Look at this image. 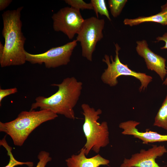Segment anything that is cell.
Here are the masks:
<instances>
[{"label": "cell", "instance_id": "21", "mask_svg": "<svg viewBox=\"0 0 167 167\" xmlns=\"http://www.w3.org/2000/svg\"><path fill=\"white\" fill-rule=\"evenodd\" d=\"M157 41H163L165 42V45L161 48V49H167V32L165 33L162 36L156 37Z\"/></svg>", "mask_w": 167, "mask_h": 167}, {"label": "cell", "instance_id": "6", "mask_svg": "<svg viewBox=\"0 0 167 167\" xmlns=\"http://www.w3.org/2000/svg\"><path fill=\"white\" fill-rule=\"evenodd\" d=\"M105 24L104 19L95 17L84 19L77 34L76 40L80 43L82 56L89 61L92 60V54L97 43L103 37L102 31Z\"/></svg>", "mask_w": 167, "mask_h": 167}, {"label": "cell", "instance_id": "20", "mask_svg": "<svg viewBox=\"0 0 167 167\" xmlns=\"http://www.w3.org/2000/svg\"><path fill=\"white\" fill-rule=\"evenodd\" d=\"M18 92L16 88H14L6 89L0 88V105H1L2 100L5 97L11 94H15Z\"/></svg>", "mask_w": 167, "mask_h": 167}, {"label": "cell", "instance_id": "2", "mask_svg": "<svg viewBox=\"0 0 167 167\" xmlns=\"http://www.w3.org/2000/svg\"><path fill=\"white\" fill-rule=\"evenodd\" d=\"M82 85V82L73 77L65 78L60 84H52L51 86L58 87L57 92L49 97H36L30 110L37 108L40 110H49L74 120L75 117L73 109L80 96Z\"/></svg>", "mask_w": 167, "mask_h": 167}, {"label": "cell", "instance_id": "16", "mask_svg": "<svg viewBox=\"0 0 167 167\" xmlns=\"http://www.w3.org/2000/svg\"><path fill=\"white\" fill-rule=\"evenodd\" d=\"M90 3L92 4L93 10H94L97 17L98 18V14L104 15L111 21L109 11L107 7L105 1L104 0H91Z\"/></svg>", "mask_w": 167, "mask_h": 167}, {"label": "cell", "instance_id": "8", "mask_svg": "<svg viewBox=\"0 0 167 167\" xmlns=\"http://www.w3.org/2000/svg\"><path fill=\"white\" fill-rule=\"evenodd\" d=\"M52 18L54 31L63 32L70 40L73 39L79 32L84 20L80 10L68 6L53 14Z\"/></svg>", "mask_w": 167, "mask_h": 167}, {"label": "cell", "instance_id": "18", "mask_svg": "<svg viewBox=\"0 0 167 167\" xmlns=\"http://www.w3.org/2000/svg\"><path fill=\"white\" fill-rule=\"evenodd\" d=\"M65 2L74 8L80 10H93L92 4L87 3L82 0H65Z\"/></svg>", "mask_w": 167, "mask_h": 167}, {"label": "cell", "instance_id": "5", "mask_svg": "<svg viewBox=\"0 0 167 167\" xmlns=\"http://www.w3.org/2000/svg\"><path fill=\"white\" fill-rule=\"evenodd\" d=\"M116 55L114 59L111 55L104 56L102 61L106 63L107 68L102 74L101 79L105 84L111 87L115 86L118 83L117 78L121 76H130L139 79L141 84L139 91L144 90L149 83L152 81V78L144 73L138 72L130 69L126 64L122 63L119 57V51L121 49L117 43L115 44Z\"/></svg>", "mask_w": 167, "mask_h": 167}, {"label": "cell", "instance_id": "10", "mask_svg": "<svg viewBox=\"0 0 167 167\" xmlns=\"http://www.w3.org/2000/svg\"><path fill=\"white\" fill-rule=\"evenodd\" d=\"M136 43V52L144 58L148 69L155 72L163 80L166 75V59L152 52L149 48L146 41H137Z\"/></svg>", "mask_w": 167, "mask_h": 167}, {"label": "cell", "instance_id": "22", "mask_svg": "<svg viewBox=\"0 0 167 167\" xmlns=\"http://www.w3.org/2000/svg\"><path fill=\"white\" fill-rule=\"evenodd\" d=\"M12 0H0V10H4L9 6L12 2Z\"/></svg>", "mask_w": 167, "mask_h": 167}, {"label": "cell", "instance_id": "24", "mask_svg": "<svg viewBox=\"0 0 167 167\" xmlns=\"http://www.w3.org/2000/svg\"><path fill=\"white\" fill-rule=\"evenodd\" d=\"M166 75H167V76H166V79L164 81V82H163V84H164V85H167V66L166 67Z\"/></svg>", "mask_w": 167, "mask_h": 167}, {"label": "cell", "instance_id": "11", "mask_svg": "<svg viewBox=\"0 0 167 167\" xmlns=\"http://www.w3.org/2000/svg\"><path fill=\"white\" fill-rule=\"evenodd\" d=\"M139 124L135 121L129 120L120 123L119 127L123 130L122 134L132 135L141 140L143 143L167 141V135H162L151 131H139L136 128Z\"/></svg>", "mask_w": 167, "mask_h": 167}, {"label": "cell", "instance_id": "9", "mask_svg": "<svg viewBox=\"0 0 167 167\" xmlns=\"http://www.w3.org/2000/svg\"><path fill=\"white\" fill-rule=\"evenodd\" d=\"M167 152V149L164 146L153 145L147 150H141L129 159L125 158L120 167H162L155 160Z\"/></svg>", "mask_w": 167, "mask_h": 167}, {"label": "cell", "instance_id": "4", "mask_svg": "<svg viewBox=\"0 0 167 167\" xmlns=\"http://www.w3.org/2000/svg\"><path fill=\"white\" fill-rule=\"evenodd\" d=\"M81 108L84 117L83 129L86 139L84 147L85 155H88L91 150L98 153L101 148L106 147L109 143L107 123L104 121L100 123L97 121L102 113L101 109L96 110L85 103L82 105Z\"/></svg>", "mask_w": 167, "mask_h": 167}, {"label": "cell", "instance_id": "12", "mask_svg": "<svg viewBox=\"0 0 167 167\" xmlns=\"http://www.w3.org/2000/svg\"><path fill=\"white\" fill-rule=\"evenodd\" d=\"M85 150L83 147L78 155L73 154L65 160L68 167H99L101 165H108V160L99 154L90 158H87Z\"/></svg>", "mask_w": 167, "mask_h": 167}, {"label": "cell", "instance_id": "15", "mask_svg": "<svg viewBox=\"0 0 167 167\" xmlns=\"http://www.w3.org/2000/svg\"><path fill=\"white\" fill-rule=\"evenodd\" d=\"M153 126L167 131V95L155 117Z\"/></svg>", "mask_w": 167, "mask_h": 167}, {"label": "cell", "instance_id": "23", "mask_svg": "<svg viewBox=\"0 0 167 167\" xmlns=\"http://www.w3.org/2000/svg\"><path fill=\"white\" fill-rule=\"evenodd\" d=\"M161 11L162 12L167 20V2L161 6Z\"/></svg>", "mask_w": 167, "mask_h": 167}, {"label": "cell", "instance_id": "19", "mask_svg": "<svg viewBox=\"0 0 167 167\" xmlns=\"http://www.w3.org/2000/svg\"><path fill=\"white\" fill-rule=\"evenodd\" d=\"M37 158L39 161L36 167H45L47 163L52 160L49 153L45 151H41L39 152Z\"/></svg>", "mask_w": 167, "mask_h": 167}, {"label": "cell", "instance_id": "1", "mask_svg": "<svg viewBox=\"0 0 167 167\" xmlns=\"http://www.w3.org/2000/svg\"><path fill=\"white\" fill-rule=\"evenodd\" d=\"M24 7L7 10L2 14L3 28L2 34L4 39V50L0 56L1 67L19 66L26 61L24 44L26 38L22 31L21 12Z\"/></svg>", "mask_w": 167, "mask_h": 167}, {"label": "cell", "instance_id": "7", "mask_svg": "<svg viewBox=\"0 0 167 167\" xmlns=\"http://www.w3.org/2000/svg\"><path fill=\"white\" fill-rule=\"evenodd\" d=\"M77 41H72L58 47H53L45 52L37 54L29 53L26 51V61L32 64H42L44 63L47 68H55L67 64Z\"/></svg>", "mask_w": 167, "mask_h": 167}, {"label": "cell", "instance_id": "13", "mask_svg": "<svg viewBox=\"0 0 167 167\" xmlns=\"http://www.w3.org/2000/svg\"><path fill=\"white\" fill-rule=\"evenodd\" d=\"M125 25L133 26L142 23L154 22L159 23L163 25H167V20L163 13L161 12L148 16H140L134 19H125L123 20Z\"/></svg>", "mask_w": 167, "mask_h": 167}, {"label": "cell", "instance_id": "3", "mask_svg": "<svg viewBox=\"0 0 167 167\" xmlns=\"http://www.w3.org/2000/svg\"><path fill=\"white\" fill-rule=\"evenodd\" d=\"M58 117V114L49 110L22 111L12 121L0 122V131L10 136L15 146H21L36 128Z\"/></svg>", "mask_w": 167, "mask_h": 167}, {"label": "cell", "instance_id": "14", "mask_svg": "<svg viewBox=\"0 0 167 167\" xmlns=\"http://www.w3.org/2000/svg\"><path fill=\"white\" fill-rule=\"evenodd\" d=\"M6 135L0 140V145L3 146L7 152V154L9 157V162L7 165L3 167H14L19 165H26L28 167H33L34 164L32 162H20L17 160L14 157L12 152V148L8 144L6 138Z\"/></svg>", "mask_w": 167, "mask_h": 167}, {"label": "cell", "instance_id": "17", "mask_svg": "<svg viewBox=\"0 0 167 167\" xmlns=\"http://www.w3.org/2000/svg\"><path fill=\"white\" fill-rule=\"evenodd\" d=\"M127 2V0H108L109 7L113 17L116 18L120 15Z\"/></svg>", "mask_w": 167, "mask_h": 167}]
</instances>
